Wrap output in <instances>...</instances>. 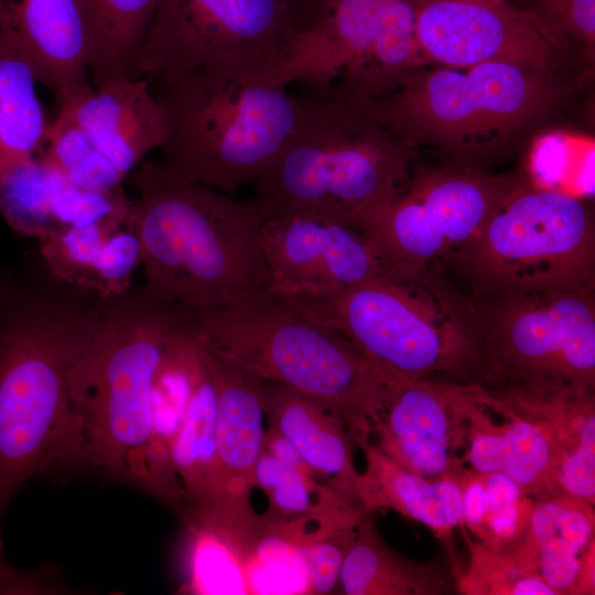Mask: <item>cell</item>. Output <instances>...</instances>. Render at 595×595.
<instances>
[{"instance_id": "6da1fadb", "label": "cell", "mask_w": 595, "mask_h": 595, "mask_svg": "<svg viewBox=\"0 0 595 595\" xmlns=\"http://www.w3.org/2000/svg\"><path fill=\"white\" fill-rule=\"evenodd\" d=\"M127 180L137 199L127 218L141 250L145 289L186 311L269 293L262 218L251 203L178 177L158 161Z\"/></svg>"}, {"instance_id": "7a4b0ae2", "label": "cell", "mask_w": 595, "mask_h": 595, "mask_svg": "<svg viewBox=\"0 0 595 595\" xmlns=\"http://www.w3.org/2000/svg\"><path fill=\"white\" fill-rule=\"evenodd\" d=\"M411 145L333 86L309 98L292 141L255 180L251 204L262 220L317 217L367 235L410 175Z\"/></svg>"}, {"instance_id": "3957f363", "label": "cell", "mask_w": 595, "mask_h": 595, "mask_svg": "<svg viewBox=\"0 0 595 595\" xmlns=\"http://www.w3.org/2000/svg\"><path fill=\"white\" fill-rule=\"evenodd\" d=\"M3 301V300H2ZM101 313L47 303L0 309V520L31 478L79 467L71 369Z\"/></svg>"}, {"instance_id": "277c9868", "label": "cell", "mask_w": 595, "mask_h": 595, "mask_svg": "<svg viewBox=\"0 0 595 595\" xmlns=\"http://www.w3.org/2000/svg\"><path fill=\"white\" fill-rule=\"evenodd\" d=\"M285 301L346 338L390 379L480 385L472 303L439 268L385 271L329 296Z\"/></svg>"}, {"instance_id": "5b68a950", "label": "cell", "mask_w": 595, "mask_h": 595, "mask_svg": "<svg viewBox=\"0 0 595 595\" xmlns=\"http://www.w3.org/2000/svg\"><path fill=\"white\" fill-rule=\"evenodd\" d=\"M166 116L158 162L172 174L223 193L256 180L298 132L309 98L288 93L271 72L234 64L156 85Z\"/></svg>"}, {"instance_id": "8992f818", "label": "cell", "mask_w": 595, "mask_h": 595, "mask_svg": "<svg viewBox=\"0 0 595 595\" xmlns=\"http://www.w3.org/2000/svg\"><path fill=\"white\" fill-rule=\"evenodd\" d=\"M184 311L214 354L260 380L327 403L354 445L369 436L392 379L338 333L270 293Z\"/></svg>"}, {"instance_id": "52a82bcc", "label": "cell", "mask_w": 595, "mask_h": 595, "mask_svg": "<svg viewBox=\"0 0 595 595\" xmlns=\"http://www.w3.org/2000/svg\"><path fill=\"white\" fill-rule=\"evenodd\" d=\"M180 316L147 289L101 312L69 376L84 437L79 467L132 484L150 436L155 371Z\"/></svg>"}, {"instance_id": "ba28073f", "label": "cell", "mask_w": 595, "mask_h": 595, "mask_svg": "<svg viewBox=\"0 0 595 595\" xmlns=\"http://www.w3.org/2000/svg\"><path fill=\"white\" fill-rule=\"evenodd\" d=\"M422 66V65H421ZM403 72L365 108L410 144L476 151L548 110L560 94L550 74L500 62Z\"/></svg>"}, {"instance_id": "9c48e42d", "label": "cell", "mask_w": 595, "mask_h": 595, "mask_svg": "<svg viewBox=\"0 0 595 595\" xmlns=\"http://www.w3.org/2000/svg\"><path fill=\"white\" fill-rule=\"evenodd\" d=\"M472 295L595 285V220L580 197L520 182L445 263Z\"/></svg>"}, {"instance_id": "30bf717a", "label": "cell", "mask_w": 595, "mask_h": 595, "mask_svg": "<svg viewBox=\"0 0 595 595\" xmlns=\"http://www.w3.org/2000/svg\"><path fill=\"white\" fill-rule=\"evenodd\" d=\"M483 388L527 394L595 391V285L468 295Z\"/></svg>"}, {"instance_id": "8fae6325", "label": "cell", "mask_w": 595, "mask_h": 595, "mask_svg": "<svg viewBox=\"0 0 595 595\" xmlns=\"http://www.w3.org/2000/svg\"><path fill=\"white\" fill-rule=\"evenodd\" d=\"M301 13L302 0H160L136 75L161 85L234 64L274 76Z\"/></svg>"}, {"instance_id": "7c38bea8", "label": "cell", "mask_w": 595, "mask_h": 595, "mask_svg": "<svg viewBox=\"0 0 595 595\" xmlns=\"http://www.w3.org/2000/svg\"><path fill=\"white\" fill-rule=\"evenodd\" d=\"M519 183L469 166L419 171L399 187L367 236L386 271L441 269Z\"/></svg>"}, {"instance_id": "4fadbf2b", "label": "cell", "mask_w": 595, "mask_h": 595, "mask_svg": "<svg viewBox=\"0 0 595 595\" xmlns=\"http://www.w3.org/2000/svg\"><path fill=\"white\" fill-rule=\"evenodd\" d=\"M207 349L217 387L210 504L207 510L183 520L217 530L240 553H247L262 531L261 515L250 504L266 433L260 379Z\"/></svg>"}, {"instance_id": "5bb4252c", "label": "cell", "mask_w": 595, "mask_h": 595, "mask_svg": "<svg viewBox=\"0 0 595 595\" xmlns=\"http://www.w3.org/2000/svg\"><path fill=\"white\" fill-rule=\"evenodd\" d=\"M474 385L391 380L369 440L404 469L430 478L459 477L468 443Z\"/></svg>"}, {"instance_id": "9a60e30c", "label": "cell", "mask_w": 595, "mask_h": 595, "mask_svg": "<svg viewBox=\"0 0 595 595\" xmlns=\"http://www.w3.org/2000/svg\"><path fill=\"white\" fill-rule=\"evenodd\" d=\"M415 33L421 60L448 67L500 62L550 74L558 57L554 33L509 2L420 0Z\"/></svg>"}, {"instance_id": "2e32d148", "label": "cell", "mask_w": 595, "mask_h": 595, "mask_svg": "<svg viewBox=\"0 0 595 595\" xmlns=\"http://www.w3.org/2000/svg\"><path fill=\"white\" fill-rule=\"evenodd\" d=\"M261 246L269 293L284 300L329 296L386 271L378 247L367 235L329 219H264Z\"/></svg>"}, {"instance_id": "e0dca14e", "label": "cell", "mask_w": 595, "mask_h": 595, "mask_svg": "<svg viewBox=\"0 0 595 595\" xmlns=\"http://www.w3.org/2000/svg\"><path fill=\"white\" fill-rule=\"evenodd\" d=\"M131 204L123 188L95 192L73 184L42 154L0 169V215L37 240L69 227L126 223Z\"/></svg>"}, {"instance_id": "ac0fdd59", "label": "cell", "mask_w": 595, "mask_h": 595, "mask_svg": "<svg viewBox=\"0 0 595 595\" xmlns=\"http://www.w3.org/2000/svg\"><path fill=\"white\" fill-rule=\"evenodd\" d=\"M204 339L184 311L159 361L151 393V430L132 485L153 495L181 519L188 504L172 465L202 360Z\"/></svg>"}, {"instance_id": "d6986e66", "label": "cell", "mask_w": 595, "mask_h": 595, "mask_svg": "<svg viewBox=\"0 0 595 595\" xmlns=\"http://www.w3.org/2000/svg\"><path fill=\"white\" fill-rule=\"evenodd\" d=\"M126 177L166 138L162 104L144 77L115 76L60 104Z\"/></svg>"}, {"instance_id": "ffe728a7", "label": "cell", "mask_w": 595, "mask_h": 595, "mask_svg": "<svg viewBox=\"0 0 595 595\" xmlns=\"http://www.w3.org/2000/svg\"><path fill=\"white\" fill-rule=\"evenodd\" d=\"M509 551L558 595L595 594L594 505L565 496L536 500L523 537Z\"/></svg>"}, {"instance_id": "44dd1931", "label": "cell", "mask_w": 595, "mask_h": 595, "mask_svg": "<svg viewBox=\"0 0 595 595\" xmlns=\"http://www.w3.org/2000/svg\"><path fill=\"white\" fill-rule=\"evenodd\" d=\"M0 24L28 54L39 83L58 104L91 85L76 0H0Z\"/></svg>"}, {"instance_id": "7402d4cb", "label": "cell", "mask_w": 595, "mask_h": 595, "mask_svg": "<svg viewBox=\"0 0 595 595\" xmlns=\"http://www.w3.org/2000/svg\"><path fill=\"white\" fill-rule=\"evenodd\" d=\"M260 397L268 425L294 446L320 478L357 502L359 472L354 464L355 445L339 412L318 399L271 381L260 380Z\"/></svg>"}, {"instance_id": "603a6c76", "label": "cell", "mask_w": 595, "mask_h": 595, "mask_svg": "<svg viewBox=\"0 0 595 595\" xmlns=\"http://www.w3.org/2000/svg\"><path fill=\"white\" fill-rule=\"evenodd\" d=\"M39 242L56 278L106 300L127 294L132 274L141 266L138 237L123 221L69 227Z\"/></svg>"}, {"instance_id": "cb8c5ba5", "label": "cell", "mask_w": 595, "mask_h": 595, "mask_svg": "<svg viewBox=\"0 0 595 595\" xmlns=\"http://www.w3.org/2000/svg\"><path fill=\"white\" fill-rule=\"evenodd\" d=\"M355 446L365 456L357 488V502L365 512L396 511L445 541L456 528L464 529L459 477L430 479L413 474L381 453L369 436L358 439Z\"/></svg>"}, {"instance_id": "d4e9b609", "label": "cell", "mask_w": 595, "mask_h": 595, "mask_svg": "<svg viewBox=\"0 0 595 595\" xmlns=\"http://www.w3.org/2000/svg\"><path fill=\"white\" fill-rule=\"evenodd\" d=\"M480 401L505 419L501 473L536 500L560 496L558 469L565 454L558 428L520 400L476 387Z\"/></svg>"}, {"instance_id": "484cf974", "label": "cell", "mask_w": 595, "mask_h": 595, "mask_svg": "<svg viewBox=\"0 0 595 595\" xmlns=\"http://www.w3.org/2000/svg\"><path fill=\"white\" fill-rule=\"evenodd\" d=\"M451 583L454 577L439 563L414 561L393 550L367 512L356 527L338 580L347 595H440Z\"/></svg>"}, {"instance_id": "4316f807", "label": "cell", "mask_w": 595, "mask_h": 595, "mask_svg": "<svg viewBox=\"0 0 595 595\" xmlns=\"http://www.w3.org/2000/svg\"><path fill=\"white\" fill-rule=\"evenodd\" d=\"M91 86L136 75V60L160 0H76Z\"/></svg>"}, {"instance_id": "83f0119b", "label": "cell", "mask_w": 595, "mask_h": 595, "mask_svg": "<svg viewBox=\"0 0 595 595\" xmlns=\"http://www.w3.org/2000/svg\"><path fill=\"white\" fill-rule=\"evenodd\" d=\"M24 50L0 24V169L43 153L50 122Z\"/></svg>"}, {"instance_id": "f1b7e54d", "label": "cell", "mask_w": 595, "mask_h": 595, "mask_svg": "<svg viewBox=\"0 0 595 595\" xmlns=\"http://www.w3.org/2000/svg\"><path fill=\"white\" fill-rule=\"evenodd\" d=\"M216 414L217 387L204 342L192 396L172 451L173 470L188 504L184 518L207 510L210 504Z\"/></svg>"}, {"instance_id": "f546056e", "label": "cell", "mask_w": 595, "mask_h": 595, "mask_svg": "<svg viewBox=\"0 0 595 595\" xmlns=\"http://www.w3.org/2000/svg\"><path fill=\"white\" fill-rule=\"evenodd\" d=\"M420 0H377L376 36L369 61L342 90L363 97L387 93L403 72L423 65L416 45Z\"/></svg>"}, {"instance_id": "4dcf8cb0", "label": "cell", "mask_w": 595, "mask_h": 595, "mask_svg": "<svg viewBox=\"0 0 595 595\" xmlns=\"http://www.w3.org/2000/svg\"><path fill=\"white\" fill-rule=\"evenodd\" d=\"M42 155L82 188L95 192L123 188L126 177L63 107L48 125Z\"/></svg>"}, {"instance_id": "1f68e13d", "label": "cell", "mask_w": 595, "mask_h": 595, "mask_svg": "<svg viewBox=\"0 0 595 595\" xmlns=\"http://www.w3.org/2000/svg\"><path fill=\"white\" fill-rule=\"evenodd\" d=\"M190 534L187 594H249L246 566L234 544L205 524H184Z\"/></svg>"}, {"instance_id": "d6a6232c", "label": "cell", "mask_w": 595, "mask_h": 595, "mask_svg": "<svg viewBox=\"0 0 595 595\" xmlns=\"http://www.w3.org/2000/svg\"><path fill=\"white\" fill-rule=\"evenodd\" d=\"M463 531L469 559L466 567L455 573L454 584L461 594L558 595L539 575L527 570L510 551L488 549Z\"/></svg>"}, {"instance_id": "836d02e7", "label": "cell", "mask_w": 595, "mask_h": 595, "mask_svg": "<svg viewBox=\"0 0 595 595\" xmlns=\"http://www.w3.org/2000/svg\"><path fill=\"white\" fill-rule=\"evenodd\" d=\"M487 511L477 540L488 549L507 552L523 537L536 499L501 472L484 474Z\"/></svg>"}, {"instance_id": "e575fe53", "label": "cell", "mask_w": 595, "mask_h": 595, "mask_svg": "<svg viewBox=\"0 0 595 595\" xmlns=\"http://www.w3.org/2000/svg\"><path fill=\"white\" fill-rule=\"evenodd\" d=\"M356 527H347L296 547L307 581L309 594H329L338 586L346 552Z\"/></svg>"}, {"instance_id": "d590c367", "label": "cell", "mask_w": 595, "mask_h": 595, "mask_svg": "<svg viewBox=\"0 0 595 595\" xmlns=\"http://www.w3.org/2000/svg\"><path fill=\"white\" fill-rule=\"evenodd\" d=\"M532 12L553 33L562 32L593 47L595 0H533Z\"/></svg>"}, {"instance_id": "8d00e7d4", "label": "cell", "mask_w": 595, "mask_h": 595, "mask_svg": "<svg viewBox=\"0 0 595 595\" xmlns=\"http://www.w3.org/2000/svg\"><path fill=\"white\" fill-rule=\"evenodd\" d=\"M67 589L56 573L43 567L21 572L4 562L0 564V594H61Z\"/></svg>"}, {"instance_id": "74e56055", "label": "cell", "mask_w": 595, "mask_h": 595, "mask_svg": "<svg viewBox=\"0 0 595 595\" xmlns=\"http://www.w3.org/2000/svg\"><path fill=\"white\" fill-rule=\"evenodd\" d=\"M459 482L463 493L464 529L480 540L487 511L484 474L466 467L459 476Z\"/></svg>"}, {"instance_id": "f35d334b", "label": "cell", "mask_w": 595, "mask_h": 595, "mask_svg": "<svg viewBox=\"0 0 595 595\" xmlns=\"http://www.w3.org/2000/svg\"><path fill=\"white\" fill-rule=\"evenodd\" d=\"M467 3L484 4V6H502L508 3L507 0H455Z\"/></svg>"}, {"instance_id": "ab89813d", "label": "cell", "mask_w": 595, "mask_h": 595, "mask_svg": "<svg viewBox=\"0 0 595 595\" xmlns=\"http://www.w3.org/2000/svg\"><path fill=\"white\" fill-rule=\"evenodd\" d=\"M4 292H6L4 285L2 284V282H0V309H1L3 296H4Z\"/></svg>"}, {"instance_id": "60d3db41", "label": "cell", "mask_w": 595, "mask_h": 595, "mask_svg": "<svg viewBox=\"0 0 595 595\" xmlns=\"http://www.w3.org/2000/svg\"><path fill=\"white\" fill-rule=\"evenodd\" d=\"M1 520H0V564L3 562L2 560V539H1Z\"/></svg>"}, {"instance_id": "b9f144b4", "label": "cell", "mask_w": 595, "mask_h": 595, "mask_svg": "<svg viewBox=\"0 0 595 595\" xmlns=\"http://www.w3.org/2000/svg\"><path fill=\"white\" fill-rule=\"evenodd\" d=\"M524 1L532 2L533 0H524Z\"/></svg>"}]
</instances>
